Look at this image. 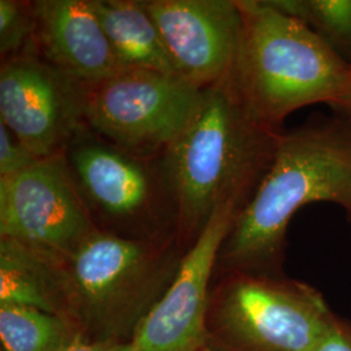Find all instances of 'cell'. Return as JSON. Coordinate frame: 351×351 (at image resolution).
Segmentation results:
<instances>
[{
	"mask_svg": "<svg viewBox=\"0 0 351 351\" xmlns=\"http://www.w3.org/2000/svg\"><path fill=\"white\" fill-rule=\"evenodd\" d=\"M320 202L337 204L351 221V124L342 117L280 132L268 171L223 241L215 277L284 275L290 220Z\"/></svg>",
	"mask_w": 351,
	"mask_h": 351,
	"instance_id": "obj_1",
	"label": "cell"
},
{
	"mask_svg": "<svg viewBox=\"0 0 351 351\" xmlns=\"http://www.w3.org/2000/svg\"><path fill=\"white\" fill-rule=\"evenodd\" d=\"M281 129L256 119L233 75L203 90L184 133L159 158L175 204L177 237L188 250L213 213L242 210L275 155Z\"/></svg>",
	"mask_w": 351,
	"mask_h": 351,
	"instance_id": "obj_2",
	"label": "cell"
},
{
	"mask_svg": "<svg viewBox=\"0 0 351 351\" xmlns=\"http://www.w3.org/2000/svg\"><path fill=\"white\" fill-rule=\"evenodd\" d=\"M242 13L239 56L232 72L252 114L281 129L303 107L336 108L350 78V64L297 19L267 0H237Z\"/></svg>",
	"mask_w": 351,
	"mask_h": 351,
	"instance_id": "obj_3",
	"label": "cell"
},
{
	"mask_svg": "<svg viewBox=\"0 0 351 351\" xmlns=\"http://www.w3.org/2000/svg\"><path fill=\"white\" fill-rule=\"evenodd\" d=\"M186 249L177 234L95 233L68 261L72 317L90 342L129 343L173 282Z\"/></svg>",
	"mask_w": 351,
	"mask_h": 351,
	"instance_id": "obj_4",
	"label": "cell"
},
{
	"mask_svg": "<svg viewBox=\"0 0 351 351\" xmlns=\"http://www.w3.org/2000/svg\"><path fill=\"white\" fill-rule=\"evenodd\" d=\"M336 319L310 284L284 275L228 274L211 288L208 345L217 351H317Z\"/></svg>",
	"mask_w": 351,
	"mask_h": 351,
	"instance_id": "obj_5",
	"label": "cell"
},
{
	"mask_svg": "<svg viewBox=\"0 0 351 351\" xmlns=\"http://www.w3.org/2000/svg\"><path fill=\"white\" fill-rule=\"evenodd\" d=\"M64 156L99 230L128 239L177 234L175 204L159 158L121 150L88 128Z\"/></svg>",
	"mask_w": 351,
	"mask_h": 351,
	"instance_id": "obj_6",
	"label": "cell"
},
{
	"mask_svg": "<svg viewBox=\"0 0 351 351\" xmlns=\"http://www.w3.org/2000/svg\"><path fill=\"white\" fill-rule=\"evenodd\" d=\"M203 90L180 75L124 69L86 85V124L121 150L158 159L191 123Z\"/></svg>",
	"mask_w": 351,
	"mask_h": 351,
	"instance_id": "obj_7",
	"label": "cell"
},
{
	"mask_svg": "<svg viewBox=\"0 0 351 351\" xmlns=\"http://www.w3.org/2000/svg\"><path fill=\"white\" fill-rule=\"evenodd\" d=\"M98 232L64 154L0 178V237L68 262Z\"/></svg>",
	"mask_w": 351,
	"mask_h": 351,
	"instance_id": "obj_8",
	"label": "cell"
},
{
	"mask_svg": "<svg viewBox=\"0 0 351 351\" xmlns=\"http://www.w3.org/2000/svg\"><path fill=\"white\" fill-rule=\"evenodd\" d=\"M86 84L34 50L1 59L0 123L38 159L64 154L86 128Z\"/></svg>",
	"mask_w": 351,
	"mask_h": 351,
	"instance_id": "obj_9",
	"label": "cell"
},
{
	"mask_svg": "<svg viewBox=\"0 0 351 351\" xmlns=\"http://www.w3.org/2000/svg\"><path fill=\"white\" fill-rule=\"evenodd\" d=\"M237 206L213 213L184 255L173 282L141 323L129 342L132 351H202L208 345L207 313L217 255Z\"/></svg>",
	"mask_w": 351,
	"mask_h": 351,
	"instance_id": "obj_10",
	"label": "cell"
},
{
	"mask_svg": "<svg viewBox=\"0 0 351 351\" xmlns=\"http://www.w3.org/2000/svg\"><path fill=\"white\" fill-rule=\"evenodd\" d=\"M180 77L206 88L232 75L242 36L237 0H143Z\"/></svg>",
	"mask_w": 351,
	"mask_h": 351,
	"instance_id": "obj_11",
	"label": "cell"
},
{
	"mask_svg": "<svg viewBox=\"0 0 351 351\" xmlns=\"http://www.w3.org/2000/svg\"><path fill=\"white\" fill-rule=\"evenodd\" d=\"M34 51L86 85L123 71L93 0L32 1Z\"/></svg>",
	"mask_w": 351,
	"mask_h": 351,
	"instance_id": "obj_12",
	"label": "cell"
},
{
	"mask_svg": "<svg viewBox=\"0 0 351 351\" xmlns=\"http://www.w3.org/2000/svg\"><path fill=\"white\" fill-rule=\"evenodd\" d=\"M0 304L33 307L73 323L68 262L0 237Z\"/></svg>",
	"mask_w": 351,
	"mask_h": 351,
	"instance_id": "obj_13",
	"label": "cell"
},
{
	"mask_svg": "<svg viewBox=\"0 0 351 351\" xmlns=\"http://www.w3.org/2000/svg\"><path fill=\"white\" fill-rule=\"evenodd\" d=\"M120 66L178 75L143 0H93Z\"/></svg>",
	"mask_w": 351,
	"mask_h": 351,
	"instance_id": "obj_14",
	"label": "cell"
},
{
	"mask_svg": "<svg viewBox=\"0 0 351 351\" xmlns=\"http://www.w3.org/2000/svg\"><path fill=\"white\" fill-rule=\"evenodd\" d=\"M80 337L78 328L60 316L0 304L1 351H65Z\"/></svg>",
	"mask_w": 351,
	"mask_h": 351,
	"instance_id": "obj_15",
	"label": "cell"
},
{
	"mask_svg": "<svg viewBox=\"0 0 351 351\" xmlns=\"http://www.w3.org/2000/svg\"><path fill=\"white\" fill-rule=\"evenodd\" d=\"M297 19L330 50L351 64V0H267Z\"/></svg>",
	"mask_w": 351,
	"mask_h": 351,
	"instance_id": "obj_16",
	"label": "cell"
},
{
	"mask_svg": "<svg viewBox=\"0 0 351 351\" xmlns=\"http://www.w3.org/2000/svg\"><path fill=\"white\" fill-rule=\"evenodd\" d=\"M36 21L32 1L0 0V55L7 59L34 50Z\"/></svg>",
	"mask_w": 351,
	"mask_h": 351,
	"instance_id": "obj_17",
	"label": "cell"
},
{
	"mask_svg": "<svg viewBox=\"0 0 351 351\" xmlns=\"http://www.w3.org/2000/svg\"><path fill=\"white\" fill-rule=\"evenodd\" d=\"M38 160L37 156L0 123V178L17 175Z\"/></svg>",
	"mask_w": 351,
	"mask_h": 351,
	"instance_id": "obj_18",
	"label": "cell"
},
{
	"mask_svg": "<svg viewBox=\"0 0 351 351\" xmlns=\"http://www.w3.org/2000/svg\"><path fill=\"white\" fill-rule=\"evenodd\" d=\"M317 351H351V322L337 316Z\"/></svg>",
	"mask_w": 351,
	"mask_h": 351,
	"instance_id": "obj_19",
	"label": "cell"
},
{
	"mask_svg": "<svg viewBox=\"0 0 351 351\" xmlns=\"http://www.w3.org/2000/svg\"><path fill=\"white\" fill-rule=\"evenodd\" d=\"M65 351H132L129 343H103L90 342L80 337Z\"/></svg>",
	"mask_w": 351,
	"mask_h": 351,
	"instance_id": "obj_20",
	"label": "cell"
},
{
	"mask_svg": "<svg viewBox=\"0 0 351 351\" xmlns=\"http://www.w3.org/2000/svg\"><path fill=\"white\" fill-rule=\"evenodd\" d=\"M336 111H339L341 117L345 119L348 123L351 124V64L349 84H348V88L345 90V94H343L342 99L339 101V106L336 107Z\"/></svg>",
	"mask_w": 351,
	"mask_h": 351,
	"instance_id": "obj_21",
	"label": "cell"
},
{
	"mask_svg": "<svg viewBox=\"0 0 351 351\" xmlns=\"http://www.w3.org/2000/svg\"><path fill=\"white\" fill-rule=\"evenodd\" d=\"M202 351H217V350H215V349H213V348H211V346H210V345H207V346H206V348H204V349H203V350Z\"/></svg>",
	"mask_w": 351,
	"mask_h": 351,
	"instance_id": "obj_22",
	"label": "cell"
}]
</instances>
